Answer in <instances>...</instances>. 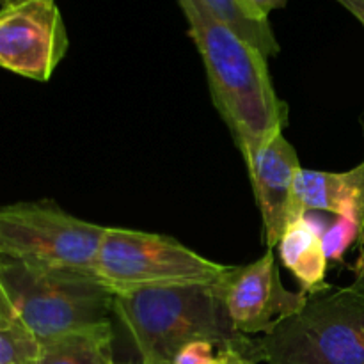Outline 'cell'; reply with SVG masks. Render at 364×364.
<instances>
[{"instance_id":"6da1fadb","label":"cell","mask_w":364,"mask_h":364,"mask_svg":"<svg viewBox=\"0 0 364 364\" xmlns=\"http://www.w3.org/2000/svg\"><path fill=\"white\" fill-rule=\"evenodd\" d=\"M208 77L215 109L245 166L288 123V107L272 85L269 59L212 13L205 0H176Z\"/></svg>"},{"instance_id":"7a4b0ae2","label":"cell","mask_w":364,"mask_h":364,"mask_svg":"<svg viewBox=\"0 0 364 364\" xmlns=\"http://www.w3.org/2000/svg\"><path fill=\"white\" fill-rule=\"evenodd\" d=\"M223 283L114 297V315L130 336L139 364H173L178 350L192 341H208L217 350L235 348L247 354L252 338L231 326Z\"/></svg>"},{"instance_id":"3957f363","label":"cell","mask_w":364,"mask_h":364,"mask_svg":"<svg viewBox=\"0 0 364 364\" xmlns=\"http://www.w3.org/2000/svg\"><path fill=\"white\" fill-rule=\"evenodd\" d=\"M231 269L198 255L173 237L105 226L92 276L114 297H123L156 288L219 284Z\"/></svg>"},{"instance_id":"277c9868","label":"cell","mask_w":364,"mask_h":364,"mask_svg":"<svg viewBox=\"0 0 364 364\" xmlns=\"http://www.w3.org/2000/svg\"><path fill=\"white\" fill-rule=\"evenodd\" d=\"M256 364H364V295L327 290L270 333L251 340Z\"/></svg>"},{"instance_id":"5b68a950","label":"cell","mask_w":364,"mask_h":364,"mask_svg":"<svg viewBox=\"0 0 364 364\" xmlns=\"http://www.w3.org/2000/svg\"><path fill=\"white\" fill-rule=\"evenodd\" d=\"M0 281L39 343L110 322L114 313V295L87 270L0 259Z\"/></svg>"},{"instance_id":"8992f818","label":"cell","mask_w":364,"mask_h":364,"mask_svg":"<svg viewBox=\"0 0 364 364\" xmlns=\"http://www.w3.org/2000/svg\"><path fill=\"white\" fill-rule=\"evenodd\" d=\"M103 228L52 201L0 206V259L92 272Z\"/></svg>"},{"instance_id":"52a82bcc","label":"cell","mask_w":364,"mask_h":364,"mask_svg":"<svg viewBox=\"0 0 364 364\" xmlns=\"http://www.w3.org/2000/svg\"><path fill=\"white\" fill-rule=\"evenodd\" d=\"M70 48L55 0H21L0 9V68L48 82Z\"/></svg>"},{"instance_id":"ba28073f","label":"cell","mask_w":364,"mask_h":364,"mask_svg":"<svg viewBox=\"0 0 364 364\" xmlns=\"http://www.w3.org/2000/svg\"><path fill=\"white\" fill-rule=\"evenodd\" d=\"M223 301L235 331L251 338L267 334L297 315L309 297L283 287L272 249L245 267H233L223 283Z\"/></svg>"},{"instance_id":"9c48e42d","label":"cell","mask_w":364,"mask_h":364,"mask_svg":"<svg viewBox=\"0 0 364 364\" xmlns=\"http://www.w3.org/2000/svg\"><path fill=\"white\" fill-rule=\"evenodd\" d=\"M301 162L284 134L263 146L247 167L252 192L263 223V237L269 249L276 247L290 223V206Z\"/></svg>"},{"instance_id":"30bf717a","label":"cell","mask_w":364,"mask_h":364,"mask_svg":"<svg viewBox=\"0 0 364 364\" xmlns=\"http://www.w3.org/2000/svg\"><path fill=\"white\" fill-rule=\"evenodd\" d=\"M309 212H331L364 230V160L343 173L301 169L294 187L290 220Z\"/></svg>"},{"instance_id":"8fae6325","label":"cell","mask_w":364,"mask_h":364,"mask_svg":"<svg viewBox=\"0 0 364 364\" xmlns=\"http://www.w3.org/2000/svg\"><path fill=\"white\" fill-rule=\"evenodd\" d=\"M323 231L316 220L299 217L288 223L277 249L284 269L297 279L301 290L308 297L331 290L327 284L329 258L323 249Z\"/></svg>"},{"instance_id":"7c38bea8","label":"cell","mask_w":364,"mask_h":364,"mask_svg":"<svg viewBox=\"0 0 364 364\" xmlns=\"http://www.w3.org/2000/svg\"><path fill=\"white\" fill-rule=\"evenodd\" d=\"M112 341L110 322L82 327L39 343L36 364H109L114 361Z\"/></svg>"},{"instance_id":"4fadbf2b","label":"cell","mask_w":364,"mask_h":364,"mask_svg":"<svg viewBox=\"0 0 364 364\" xmlns=\"http://www.w3.org/2000/svg\"><path fill=\"white\" fill-rule=\"evenodd\" d=\"M38 355L39 341L0 281V364H36Z\"/></svg>"},{"instance_id":"5bb4252c","label":"cell","mask_w":364,"mask_h":364,"mask_svg":"<svg viewBox=\"0 0 364 364\" xmlns=\"http://www.w3.org/2000/svg\"><path fill=\"white\" fill-rule=\"evenodd\" d=\"M205 4L224 23L255 45L267 59L279 53L281 46L274 36L270 21L255 16L242 0H205Z\"/></svg>"},{"instance_id":"9a60e30c","label":"cell","mask_w":364,"mask_h":364,"mask_svg":"<svg viewBox=\"0 0 364 364\" xmlns=\"http://www.w3.org/2000/svg\"><path fill=\"white\" fill-rule=\"evenodd\" d=\"M363 228L359 226L355 220L347 219V217H338L336 223L329 228L327 231H323V249H326V255L329 259H341L343 255L347 252V249L354 244L355 240H359V235H361Z\"/></svg>"},{"instance_id":"2e32d148","label":"cell","mask_w":364,"mask_h":364,"mask_svg":"<svg viewBox=\"0 0 364 364\" xmlns=\"http://www.w3.org/2000/svg\"><path fill=\"white\" fill-rule=\"evenodd\" d=\"M173 364H219V354L208 341H192L178 350Z\"/></svg>"},{"instance_id":"e0dca14e","label":"cell","mask_w":364,"mask_h":364,"mask_svg":"<svg viewBox=\"0 0 364 364\" xmlns=\"http://www.w3.org/2000/svg\"><path fill=\"white\" fill-rule=\"evenodd\" d=\"M242 2L249 7V11L255 16L262 18V20H269L270 13L276 9H283L288 0H242Z\"/></svg>"},{"instance_id":"ac0fdd59","label":"cell","mask_w":364,"mask_h":364,"mask_svg":"<svg viewBox=\"0 0 364 364\" xmlns=\"http://www.w3.org/2000/svg\"><path fill=\"white\" fill-rule=\"evenodd\" d=\"M358 247L359 255L354 263V269H352V272H354V281H352V284L348 288H350L352 291H355V294L364 295V230L361 231V235H359Z\"/></svg>"},{"instance_id":"d6986e66","label":"cell","mask_w":364,"mask_h":364,"mask_svg":"<svg viewBox=\"0 0 364 364\" xmlns=\"http://www.w3.org/2000/svg\"><path fill=\"white\" fill-rule=\"evenodd\" d=\"M219 354V364H256L251 358L242 354L240 350L228 348V350H217Z\"/></svg>"},{"instance_id":"ffe728a7","label":"cell","mask_w":364,"mask_h":364,"mask_svg":"<svg viewBox=\"0 0 364 364\" xmlns=\"http://www.w3.org/2000/svg\"><path fill=\"white\" fill-rule=\"evenodd\" d=\"M340 6H343L354 18H358L359 23L364 27V0H336Z\"/></svg>"},{"instance_id":"44dd1931","label":"cell","mask_w":364,"mask_h":364,"mask_svg":"<svg viewBox=\"0 0 364 364\" xmlns=\"http://www.w3.org/2000/svg\"><path fill=\"white\" fill-rule=\"evenodd\" d=\"M14 2H21V0H0V6H9V4H14Z\"/></svg>"},{"instance_id":"7402d4cb","label":"cell","mask_w":364,"mask_h":364,"mask_svg":"<svg viewBox=\"0 0 364 364\" xmlns=\"http://www.w3.org/2000/svg\"><path fill=\"white\" fill-rule=\"evenodd\" d=\"M363 135H364V117H363Z\"/></svg>"},{"instance_id":"603a6c76","label":"cell","mask_w":364,"mask_h":364,"mask_svg":"<svg viewBox=\"0 0 364 364\" xmlns=\"http://www.w3.org/2000/svg\"><path fill=\"white\" fill-rule=\"evenodd\" d=\"M109 364H117V363H116V361H112V363H109Z\"/></svg>"}]
</instances>
